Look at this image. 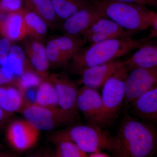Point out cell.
<instances>
[{
    "label": "cell",
    "mask_w": 157,
    "mask_h": 157,
    "mask_svg": "<svg viewBox=\"0 0 157 157\" xmlns=\"http://www.w3.org/2000/svg\"><path fill=\"white\" fill-rule=\"evenodd\" d=\"M61 22L86 6L91 0H51Z\"/></svg>",
    "instance_id": "25"
},
{
    "label": "cell",
    "mask_w": 157,
    "mask_h": 157,
    "mask_svg": "<svg viewBox=\"0 0 157 157\" xmlns=\"http://www.w3.org/2000/svg\"><path fill=\"white\" fill-rule=\"evenodd\" d=\"M40 132L25 119L18 120L10 124L7 129L6 137L13 148L18 151H25L36 144Z\"/></svg>",
    "instance_id": "10"
},
{
    "label": "cell",
    "mask_w": 157,
    "mask_h": 157,
    "mask_svg": "<svg viewBox=\"0 0 157 157\" xmlns=\"http://www.w3.org/2000/svg\"><path fill=\"white\" fill-rule=\"evenodd\" d=\"M11 41L3 37L0 39V66L5 64L11 48Z\"/></svg>",
    "instance_id": "28"
},
{
    "label": "cell",
    "mask_w": 157,
    "mask_h": 157,
    "mask_svg": "<svg viewBox=\"0 0 157 157\" xmlns=\"http://www.w3.org/2000/svg\"><path fill=\"white\" fill-rule=\"evenodd\" d=\"M86 42L81 37L66 35L50 39L45 45L50 66L61 67L67 64Z\"/></svg>",
    "instance_id": "7"
},
{
    "label": "cell",
    "mask_w": 157,
    "mask_h": 157,
    "mask_svg": "<svg viewBox=\"0 0 157 157\" xmlns=\"http://www.w3.org/2000/svg\"><path fill=\"white\" fill-rule=\"evenodd\" d=\"M48 78L56 90L60 107L78 115L77 99L78 89L76 83L63 73H52L49 75Z\"/></svg>",
    "instance_id": "11"
},
{
    "label": "cell",
    "mask_w": 157,
    "mask_h": 157,
    "mask_svg": "<svg viewBox=\"0 0 157 157\" xmlns=\"http://www.w3.org/2000/svg\"><path fill=\"white\" fill-rule=\"evenodd\" d=\"M63 131L86 153L103 150L108 151L113 155L115 153L117 147L115 136H112L109 131L98 125H77Z\"/></svg>",
    "instance_id": "5"
},
{
    "label": "cell",
    "mask_w": 157,
    "mask_h": 157,
    "mask_svg": "<svg viewBox=\"0 0 157 157\" xmlns=\"http://www.w3.org/2000/svg\"><path fill=\"white\" fill-rule=\"evenodd\" d=\"M119 2H125L140 6H146V7H154L157 8V0H113Z\"/></svg>",
    "instance_id": "30"
},
{
    "label": "cell",
    "mask_w": 157,
    "mask_h": 157,
    "mask_svg": "<svg viewBox=\"0 0 157 157\" xmlns=\"http://www.w3.org/2000/svg\"><path fill=\"white\" fill-rule=\"evenodd\" d=\"M22 12L0 14V34L3 37L11 41H18L26 38Z\"/></svg>",
    "instance_id": "16"
},
{
    "label": "cell",
    "mask_w": 157,
    "mask_h": 157,
    "mask_svg": "<svg viewBox=\"0 0 157 157\" xmlns=\"http://www.w3.org/2000/svg\"><path fill=\"white\" fill-rule=\"evenodd\" d=\"M152 27L154 28V29H155V32H154V33H157V12L156 17L154 23Z\"/></svg>",
    "instance_id": "33"
},
{
    "label": "cell",
    "mask_w": 157,
    "mask_h": 157,
    "mask_svg": "<svg viewBox=\"0 0 157 157\" xmlns=\"http://www.w3.org/2000/svg\"><path fill=\"white\" fill-rule=\"evenodd\" d=\"M24 105V98L17 87L0 86V107L3 110L12 113L21 110Z\"/></svg>",
    "instance_id": "23"
},
{
    "label": "cell",
    "mask_w": 157,
    "mask_h": 157,
    "mask_svg": "<svg viewBox=\"0 0 157 157\" xmlns=\"http://www.w3.org/2000/svg\"><path fill=\"white\" fill-rule=\"evenodd\" d=\"M15 76L6 68L0 67V86L12 82Z\"/></svg>",
    "instance_id": "29"
},
{
    "label": "cell",
    "mask_w": 157,
    "mask_h": 157,
    "mask_svg": "<svg viewBox=\"0 0 157 157\" xmlns=\"http://www.w3.org/2000/svg\"><path fill=\"white\" fill-rule=\"evenodd\" d=\"M105 16L130 35L152 27L157 12L146 6L113 0H96Z\"/></svg>",
    "instance_id": "3"
},
{
    "label": "cell",
    "mask_w": 157,
    "mask_h": 157,
    "mask_svg": "<svg viewBox=\"0 0 157 157\" xmlns=\"http://www.w3.org/2000/svg\"><path fill=\"white\" fill-rule=\"evenodd\" d=\"M22 13L27 36L44 42L49 28L46 23L33 11L26 8Z\"/></svg>",
    "instance_id": "21"
},
{
    "label": "cell",
    "mask_w": 157,
    "mask_h": 157,
    "mask_svg": "<svg viewBox=\"0 0 157 157\" xmlns=\"http://www.w3.org/2000/svg\"><path fill=\"white\" fill-rule=\"evenodd\" d=\"M152 36H156L157 37V33H153V34Z\"/></svg>",
    "instance_id": "34"
},
{
    "label": "cell",
    "mask_w": 157,
    "mask_h": 157,
    "mask_svg": "<svg viewBox=\"0 0 157 157\" xmlns=\"http://www.w3.org/2000/svg\"><path fill=\"white\" fill-rule=\"evenodd\" d=\"M51 140L56 146V155L58 157H86L87 154L82 151L63 131L52 135Z\"/></svg>",
    "instance_id": "22"
},
{
    "label": "cell",
    "mask_w": 157,
    "mask_h": 157,
    "mask_svg": "<svg viewBox=\"0 0 157 157\" xmlns=\"http://www.w3.org/2000/svg\"><path fill=\"white\" fill-rule=\"evenodd\" d=\"M137 50L132 56L124 61V65L129 72L136 68L157 67V42L147 41Z\"/></svg>",
    "instance_id": "17"
},
{
    "label": "cell",
    "mask_w": 157,
    "mask_h": 157,
    "mask_svg": "<svg viewBox=\"0 0 157 157\" xmlns=\"http://www.w3.org/2000/svg\"><path fill=\"white\" fill-rule=\"evenodd\" d=\"M88 157H110L109 155L106 153L104 152L103 151H99L94 152L90 153L88 155Z\"/></svg>",
    "instance_id": "31"
},
{
    "label": "cell",
    "mask_w": 157,
    "mask_h": 157,
    "mask_svg": "<svg viewBox=\"0 0 157 157\" xmlns=\"http://www.w3.org/2000/svg\"><path fill=\"white\" fill-rule=\"evenodd\" d=\"M77 107L88 124L99 125L103 104L98 90L86 86L78 89Z\"/></svg>",
    "instance_id": "12"
},
{
    "label": "cell",
    "mask_w": 157,
    "mask_h": 157,
    "mask_svg": "<svg viewBox=\"0 0 157 157\" xmlns=\"http://www.w3.org/2000/svg\"><path fill=\"white\" fill-rule=\"evenodd\" d=\"M131 106L132 113L136 117L157 124V86L137 98Z\"/></svg>",
    "instance_id": "15"
},
{
    "label": "cell",
    "mask_w": 157,
    "mask_h": 157,
    "mask_svg": "<svg viewBox=\"0 0 157 157\" xmlns=\"http://www.w3.org/2000/svg\"><path fill=\"white\" fill-rule=\"evenodd\" d=\"M129 71L124 65L115 72L103 86V110L99 125L106 128L115 122L124 101L125 88Z\"/></svg>",
    "instance_id": "4"
},
{
    "label": "cell",
    "mask_w": 157,
    "mask_h": 157,
    "mask_svg": "<svg viewBox=\"0 0 157 157\" xmlns=\"http://www.w3.org/2000/svg\"><path fill=\"white\" fill-rule=\"evenodd\" d=\"M1 67L8 69L15 77L27 70H34L24 49L16 45H12L6 63Z\"/></svg>",
    "instance_id": "20"
},
{
    "label": "cell",
    "mask_w": 157,
    "mask_h": 157,
    "mask_svg": "<svg viewBox=\"0 0 157 157\" xmlns=\"http://www.w3.org/2000/svg\"><path fill=\"white\" fill-rule=\"evenodd\" d=\"M36 104L49 108L60 107L56 90L48 78L42 79L37 87Z\"/></svg>",
    "instance_id": "24"
},
{
    "label": "cell",
    "mask_w": 157,
    "mask_h": 157,
    "mask_svg": "<svg viewBox=\"0 0 157 157\" xmlns=\"http://www.w3.org/2000/svg\"><path fill=\"white\" fill-rule=\"evenodd\" d=\"M118 157H147L157 151V131L155 127L127 114L115 136Z\"/></svg>",
    "instance_id": "1"
},
{
    "label": "cell",
    "mask_w": 157,
    "mask_h": 157,
    "mask_svg": "<svg viewBox=\"0 0 157 157\" xmlns=\"http://www.w3.org/2000/svg\"><path fill=\"white\" fill-rule=\"evenodd\" d=\"M147 40V39L138 40L127 36L90 44L86 48H82L72 59L71 72L80 75L88 68L118 59L139 48Z\"/></svg>",
    "instance_id": "2"
},
{
    "label": "cell",
    "mask_w": 157,
    "mask_h": 157,
    "mask_svg": "<svg viewBox=\"0 0 157 157\" xmlns=\"http://www.w3.org/2000/svg\"><path fill=\"white\" fill-rule=\"evenodd\" d=\"M124 65V61L117 59L88 68L80 74V82L84 86L98 90Z\"/></svg>",
    "instance_id": "13"
},
{
    "label": "cell",
    "mask_w": 157,
    "mask_h": 157,
    "mask_svg": "<svg viewBox=\"0 0 157 157\" xmlns=\"http://www.w3.org/2000/svg\"><path fill=\"white\" fill-rule=\"evenodd\" d=\"M157 86V67L136 68L129 72L125 88V104H131L144 93Z\"/></svg>",
    "instance_id": "9"
},
{
    "label": "cell",
    "mask_w": 157,
    "mask_h": 157,
    "mask_svg": "<svg viewBox=\"0 0 157 157\" xmlns=\"http://www.w3.org/2000/svg\"><path fill=\"white\" fill-rule=\"evenodd\" d=\"M42 79L35 70H29L26 71L21 76L15 77L12 82L24 97L28 90L38 87Z\"/></svg>",
    "instance_id": "26"
},
{
    "label": "cell",
    "mask_w": 157,
    "mask_h": 157,
    "mask_svg": "<svg viewBox=\"0 0 157 157\" xmlns=\"http://www.w3.org/2000/svg\"><path fill=\"white\" fill-rule=\"evenodd\" d=\"M90 34H94L97 39L100 41L131 36L130 34L116 23L106 16L97 20L82 36Z\"/></svg>",
    "instance_id": "18"
},
{
    "label": "cell",
    "mask_w": 157,
    "mask_h": 157,
    "mask_svg": "<svg viewBox=\"0 0 157 157\" xmlns=\"http://www.w3.org/2000/svg\"><path fill=\"white\" fill-rule=\"evenodd\" d=\"M24 50L34 70L43 79L49 77L50 64L44 42L31 38L23 40Z\"/></svg>",
    "instance_id": "14"
},
{
    "label": "cell",
    "mask_w": 157,
    "mask_h": 157,
    "mask_svg": "<svg viewBox=\"0 0 157 157\" xmlns=\"http://www.w3.org/2000/svg\"><path fill=\"white\" fill-rule=\"evenodd\" d=\"M25 8L24 0H0V14L20 12Z\"/></svg>",
    "instance_id": "27"
},
{
    "label": "cell",
    "mask_w": 157,
    "mask_h": 157,
    "mask_svg": "<svg viewBox=\"0 0 157 157\" xmlns=\"http://www.w3.org/2000/svg\"><path fill=\"white\" fill-rule=\"evenodd\" d=\"M26 9L33 11L47 24L48 28L55 30L60 26V21L51 0H24Z\"/></svg>",
    "instance_id": "19"
},
{
    "label": "cell",
    "mask_w": 157,
    "mask_h": 157,
    "mask_svg": "<svg viewBox=\"0 0 157 157\" xmlns=\"http://www.w3.org/2000/svg\"><path fill=\"white\" fill-rule=\"evenodd\" d=\"M25 119L39 131H48L59 127L72 125L78 116L60 107L49 108L36 104L25 105L21 109Z\"/></svg>",
    "instance_id": "6"
},
{
    "label": "cell",
    "mask_w": 157,
    "mask_h": 157,
    "mask_svg": "<svg viewBox=\"0 0 157 157\" xmlns=\"http://www.w3.org/2000/svg\"><path fill=\"white\" fill-rule=\"evenodd\" d=\"M105 16L96 0L89 3L62 21L61 29L64 35L81 37L99 18Z\"/></svg>",
    "instance_id": "8"
},
{
    "label": "cell",
    "mask_w": 157,
    "mask_h": 157,
    "mask_svg": "<svg viewBox=\"0 0 157 157\" xmlns=\"http://www.w3.org/2000/svg\"></svg>",
    "instance_id": "35"
},
{
    "label": "cell",
    "mask_w": 157,
    "mask_h": 157,
    "mask_svg": "<svg viewBox=\"0 0 157 157\" xmlns=\"http://www.w3.org/2000/svg\"><path fill=\"white\" fill-rule=\"evenodd\" d=\"M9 113L6 112L0 107V124H2L4 120L6 119L7 117V113Z\"/></svg>",
    "instance_id": "32"
}]
</instances>
